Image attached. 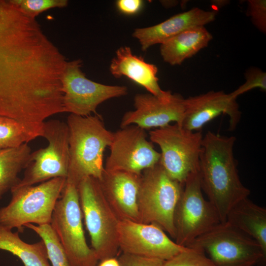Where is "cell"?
Listing matches in <instances>:
<instances>
[{"label":"cell","instance_id":"cell-1","mask_svg":"<svg viewBox=\"0 0 266 266\" xmlns=\"http://www.w3.org/2000/svg\"><path fill=\"white\" fill-rule=\"evenodd\" d=\"M235 140L233 136L208 131L202 141L198 171L201 189L222 223L232 207L250 194L238 175L233 153Z\"/></svg>","mask_w":266,"mask_h":266},{"label":"cell","instance_id":"cell-2","mask_svg":"<svg viewBox=\"0 0 266 266\" xmlns=\"http://www.w3.org/2000/svg\"><path fill=\"white\" fill-rule=\"evenodd\" d=\"M66 124L69 158L66 183L77 186L87 177L100 179L104 170L103 153L113 133L105 128L99 114H69Z\"/></svg>","mask_w":266,"mask_h":266},{"label":"cell","instance_id":"cell-3","mask_svg":"<svg viewBox=\"0 0 266 266\" xmlns=\"http://www.w3.org/2000/svg\"><path fill=\"white\" fill-rule=\"evenodd\" d=\"M66 179L57 177L36 185L13 188L9 203L0 208V224L23 232L29 224H50Z\"/></svg>","mask_w":266,"mask_h":266},{"label":"cell","instance_id":"cell-4","mask_svg":"<svg viewBox=\"0 0 266 266\" xmlns=\"http://www.w3.org/2000/svg\"><path fill=\"white\" fill-rule=\"evenodd\" d=\"M77 188L92 248L99 260L115 257L119 250L118 226L120 220L106 200L98 179L86 177Z\"/></svg>","mask_w":266,"mask_h":266},{"label":"cell","instance_id":"cell-5","mask_svg":"<svg viewBox=\"0 0 266 266\" xmlns=\"http://www.w3.org/2000/svg\"><path fill=\"white\" fill-rule=\"evenodd\" d=\"M183 186L160 163L143 170L138 194V222L156 225L175 239L174 213Z\"/></svg>","mask_w":266,"mask_h":266},{"label":"cell","instance_id":"cell-6","mask_svg":"<svg viewBox=\"0 0 266 266\" xmlns=\"http://www.w3.org/2000/svg\"><path fill=\"white\" fill-rule=\"evenodd\" d=\"M187 247L201 250L215 266H265L266 256L252 237L227 222L199 236Z\"/></svg>","mask_w":266,"mask_h":266},{"label":"cell","instance_id":"cell-7","mask_svg":"<svg viewBox=\"0 0 266 266\" xmlns=\"http://www.w3.org/2000/svg\"><path fill=\"white\" fill-rule=\"evenodd\" d=\"M77 186L67 183L56 203L50 225L70 266H97L99 259L86 240Z\"/></svg>","mask_w":266,"mask_h":266},{"label":"cell","instance_id":"cell-8","mask_svg":"<svg viewBox=\"0 0 266 266\" xmlns=\"http://www.w3.org/2000/svg\"><path fill=\"white\" fill-rule=\"evenodd\" d=\"M150 141L161 150L160 164L172 179L183 184L199 171L203 138L201 131L186 130L177 123L150 131Z\"/></svg>","mask_w":266,"mask_h":266},{"label":"cell","instance_id":"cell-9","mask_svg":"<svg viewBox=\"0 0 266 266\" xmlns=\"http://www.w3.org/2000/svg\"><path fill=\"white\" fill-rule=\"evenodd\" d=\"M199 172L183 184L174 216L175 242L187 247L196 238L222 223L212 204L202 194Z\"/></svg>","mask_w":266,"mask_h":266},{"label":"cell","instance_id":"cell-10","mask_svg":"<svg viewBox=\"0 0 266 266\" xmlns=\"http://www.w3.org/2000/svg\"><path fill=\"white\" fill-rule=\"evenodd\" d=\"M43 130L42 137L47 140V146L32 152L23 178L13 188L35 185L57 177L66 179L69 159L66 123L46 121Z\"/></svg>","mask_w":266,"mask_h":266},{"label":"cell","instance_id":"cell-11","mask_svg":"<svg viewBox=\"0 0 266 266\" xmlns=\"http://www.w3.org/2000/svg\"><path fill=\"white\" fill-rule=\"evenodd\" d=\"M81 66L79 59L66 63L61 78L64 112L81 116L98 114L96 110L100 103L127 94L125 86L104 85L87 78Z\"/></svg>","mask_w":266,"mask_h":266},{"label":"cell","instance_id":"cell-12","mask_svg":"<svg viewBox=\"0 0 266 266\" xmlns=\"http://www.w3.org/2000/svg\"><path fill=\"white\" fill-rule=\"evenodd\" d=\"M147 136L145 130L134 125L114 132L104 169L141 174L159 163L160 153Z\"/></svg>","mask_w":266,"mask_h":266},{"label":"cell","instance_id":"cell-13","mask_svg":"<svg viewBox=\"0 0 266 266\" xmlns=\"http://www.w3.org/2000/svg\"><path fill=\"white\" fill-rule=\"evenodd\" d=\"M119 250L123 253L167 261L188 247L171 240L159 226L129 220L118 226Z\"/></svg>","mask_w":266,"mask_h":266},{"label":"cell","instance_id":"cell-14","mask_svg":"<svg viewBox=\"0 0 266 266\" xmlns=\"http://www.w3.org/2000/svg\"><path fill=\"white\" fill-rule=\"evenodd\" d=\"M184 100L179 94H172L167 99L138 94L134 98V110L124 114L120 127L134 125L146 130L163 127L172 122L180 125L185 111Z\"/></svg>","mask_w":266,"mask_h":266},{"label":"cell","instance_id":"cell-15","mask_svg":"<svg viewBox=\"0 0 266 266\" xmlns=\"http://www.w3.org/2000/svg\"><path fill=\"white\" fill-rule=\"evenodd\" d=\"M236 100L221 91H211L185 99L184 114L179 125L188 130L200 131L207 123L226 114L229 117V130L233 131L241 117Z\"/></svg>","mask_w":266,"mask_h":266},{"label":"cell","instance_id":"cell-16","mask_svg":"<svg viewBox=\"0 0 266 266\" xmlns=\"http://www.w3.org/2000/svg\"><path fill=\"white\" fill-rule=\"evenodd\" d=\"M141 174L104 169L98 179L103 194L120 221H139L138 194Z\"/></svg>","mask_w":266,"mask_h":266},{"label":"cell","instance_id":"cell-17","mask_svg":"<svg viewBox=\"0 0 266 266\" xmlns=\"http://www.w3.org/2000/svg\"><path fill=\"white\" fill-rule=\"evenodd\" d=\"M217 14L215 10L207 11L194 7L157 25L135 29L133 36L138 40L142 50L145 51L150 46L161 44L188 29L204 26L213 22Z\"/></svg>","mask_w":266,"mask_h":266},{"label":"cell","instance_id":"cell-18","mask_svg":"<svg viewBox=\"0 0 266 266\" xmlns=\"http://www.w3.org/2000/svg\"><path fill=\"white\" fill-rule=\"evenodd\" d=\"M109 70L115 77L126 76L160 99H167L172 95L170 91L163 90L160 87L157 76V67L133 55L128 46L117 49L111 62Z\"/></svg>","mask_w":266,"mask_h":266},{"label":"cell","instance_id":"cell-19","mask_svg":"<svg viewBox=\"0 0 266 266\" xmlns=\"http://www.w3.org/2000/svg\"><path fill=\"white\" fill-rule=\"evenodd\" d=\"M212 38L204 26L193 27L162 43L160 53L164 62L179 65L206 47Z\"/></svg>","mask_w":266,"mask_h":266},{"label":"cell","instance_id":"cell-20","mask_svg":"<svg viewBox=\"0 0 266 266\" xmlns=\"http://www.w3.org/2000/svg\"><path fill=\"white\" fill-rule=\"evenodd\" d=\"M226 222L254 239L266 256V209L248 198L239 201L229 212Z\"/></svg>","mask_w":266,"mask_h":266},{"label":"cell","instance_id":"cell-21","mask_svg":"<svg viewBox=\"0 0 266 266\" xmlns=\"http://www.w3.org/2000/svg\"><path fill=\"white\" fill-rule=\"evenodd\" d=\"M19 233L0 224V249L18 257L24 266H51L44 242L41 240L33 244L26 243Z\"/></svg>","mask_w":266,"mask_h":266},{"label":"cell","instance_id":"cell-22","mask_svg":"<svg viewBox=\"0 0 266 266\" xmlns=\"http://www.w3.org/2000/svg\"><path fill=\"white\" fill-rule=\"evenodd\" d=\"M31 153L28 143L0 150V200L20 181L19 174L30 163Z\"/></svg>","mask_w":266,"mask_h":266},{"label":"cell","instance_id":"cell-23","mask_svg":"<svg viewBox=\"0 0 266 266\" xmlns=\"http://www.w3.org/2000/svg\"><path fill=\"white\" fill-rule=\"evenodd\" d=\"M32 230L44 242L51 266H70L59 239L50 224L25 226Z\"/></svg>","mask_w":266,"mask_h":266},{"label":"cell","instance_id":"cell-24","mask_svg":"<svg viewBox=\"0 0 266 266\" xmlns=\"http://www.w3.org/2000/svg\"><path fill=\"white\" fill-rule=\"evenodd\" d=\"M35 138L16 121L0 116V150L28 143Z\"/></svg>","mask_w":266,"mask_h":266},{"label":"cell","instance_id":"cell-25","mask_svg":"<svg viewBox=\"0 0 266 266\" xmlns=\"http://www.w3.org/2000/svg\"><path fill=\"white\" fill-rule=\"evenodd\" d=\"M10 2L21 12L33 18L40 13L53 8L66 6V0H12Z\"/></svg>","mask_w":266,"mask_h":266},{"label":"cell","instance_id":"cell-26","mask_svg":"<svg viewBox=\"0 0 266 266\" xmlns=\"http://www.w3.org/2000/svg\"><path fill=\"white\" fill-rule=\"evenodd\" d=\"M164 266H215L201 251L188 248L173 258L164 261Z\"/></svg>","mask_w":266,"mask_h":266},{"label":"cell","instance_id":"cell-27","mask_svg":"<svg viewBox=\"0 0 266 266\" xmlns=\"http://www.w3.org/2000/svg\"><path fill=\"white\" fill-rule=\"evenodd\" d=\"M245 82L237 89L230 93L234 99L254 88H259L263 91L266 90V73L261 69L252 67L248 69L244 74Z\"/></svg>","mask_w":266,"mask_h":266},{"label":"cell","instance_id":"cell-28","mask_svg":"<svg viewBox=\"0 0 266 266\" xmlns=\"http://www.w3.org/2000/svg\"><path fill=\"white\" fill-rule=\"evenodd\" d=\"M247 15L252 22L261 32L266 31V1L249 0L248 1Z\"/></svg>","mask_w":266,"mask_h":266},{"label":"cell","instance_id":"cell-29","mask_svg":"<svg viewBox=\"0 0 266 266\" xmlns=\"http://www.w3.org/2000/svg\"><path fill=\"white\" fill-rule=\"evenodd\" d=\"M121 266H164L160 259L123 253L118 259Z\"/></svg>","mask_w":266,"mask_h":266},{"label":"cell","instance_id":"cell-30","mask_svg":"<svg viewBox=\"0 0 266 266\" xmlns=\"http://www.w3.org/2000/svg\"><path fill=\"white\" fill-rule=\"evenodd\" d=\"M118 9L122 13L131 15L137 13L142 5L140 0H119L116 2Z\"/></svg>","mask_w":266,"mask_h":266},{"label":"cell","instance_id":"cell-31","mask_svg":"<svg viewBox=\"0 0 266 266\" xmlns=\"http://www.w3.org/2000/svg\"><path fill=\"white\" fill-rule=\"evenodd\" d=\"M100 261L97 266H121L118 260L115 257L107 258Z\"/></svg>","mask_w":266,"mask_h":266}]
</instances>
